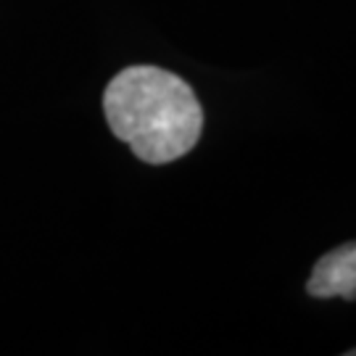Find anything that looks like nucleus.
<instances>
[{
	"label": "nucleus",
	"instance_id": "nucleus-1",
	"mask_svg": "<svg viewBox=\"0 0 356 356\" xmlns=\"http://www.w3.org/2000/svg\"><path fill=\"white\" fill-rule=\"evenodd\" d=\"M106 122L145 164H169L195 148L204 108L182 76L159 66H129L103 92Z\"/></svg>",
	"mask_w": 356,
	"mask_h": 356
},
{
	"label": "nucleus",
	"instance_id": "nucleus-2",
	"mask_svg": "<svg viewBox=\"0 0 356 356\" xmlns=\"http://www.w3.org/2000/svg\"><path fill=\"white\" fill-rule=\"evenodd\" d=\"M306 293L314 298L356 301V241L319 256L306 282Z\"/></svg>",
	"mask_w": 356,
	"mask_h": 356
},
{
	"label": "nucleus",
	"instance_id": "nucleus-3",
	"mask_svg": "<svg viewBox=\"0 0 356 356\" xmlns=\"http://www.w3.org/2000/svg\"><path fill=\"white\" fill-rule=\"evenodd\" d=\"M348 354H351V356H356V348H354V351H348Z\"/></svg>",
	"mask_w": 356,
	"mask_h": 356
}]
</instances>
